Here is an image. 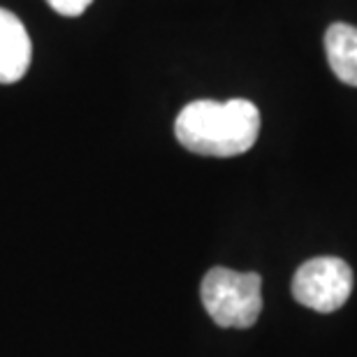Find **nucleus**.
Instances as JSON below:
<instances>
[{"label": "nucleus", "instance_id": "obj_4", "mask_svg": "<svg viewBox=\"0 0 357 357\" xmlns=\"http://www.w3.org/2000/svg\"><path fill=\"white\" fill-rule=\"evenodd\" d=\"M31 38L17 14L0 7V84L24 79L31 68Z\"/></svg>", "mask_w": 357, "mask_h": 357}, {"label": "nucleus", "instance_id": "obj_2", "mask_svg": "<svg viewBox=\"0 0 357 357\" xmlns=\"http://www.w3.org/2000/svg\"><path fill=\"white\" fill-rule=\"evenodd\" d=\"M202 304L218 327L246 330L262 313V278L255 271L213 267L202 278Z\"/></svg>", "mask_w": 357, "mask_h": 357}, {"label": "nucleus", "instance_id": "obj_3", "mask_svg": "<svg viewBox=\"0 0 357 357\" xmlns=\"http://www.w3.org/2000/svg\"><path fill=\"white\" fill-rule=\"evenodd\" d=\"M353 292V271L341 258H313L292 276V297L306 309L332 313L341 309Z\"/></svg>", "mask_w": 357, "mask_h": 357}, {"label": "nucleus", "instance_id": "obj_5", "mask_svg": "<svg viewBox=\"0 0 357 357\" xmlns=\"http://www.w3.org/2000/svg\"><path fill=\"white\" fill-rule=\"evenodd\" d=\"M325 52L337 79L357 86V28L351 24H332L325 33Z\"/></svg>", "mask_w": 357, "mask_h": 357}, {"label": "nucleus", "instance_id": "obj_1", "mask_svg": "<svg viewBox=\"0 0 357 357\" xmlns=\"http://www.w3.org/2000/svg\"><path fill=\"white\" fill-rule=\"evenodd\" d=\"M174 135L178 144L199 155L232 158L258 142L260 112L251 100H195L176 116Z\"/></svg>", "mask_w": 357, "mask_h": 357}, {"label": "nucleus", "instance_id": "obj_6", "mask_svg": "<svg viewBox=\"0 0 357 357\" xmlns=\"http://www.w3.org/2000/svg\"><path fill=\"white\" fill-rule=\"evenodd\" d=\"M47 3L61 17H79V14L89 10L93 0H47Z\"/></svg>", "mask_w": 357, "mask_h": 357}]
</instances>
